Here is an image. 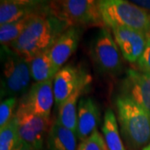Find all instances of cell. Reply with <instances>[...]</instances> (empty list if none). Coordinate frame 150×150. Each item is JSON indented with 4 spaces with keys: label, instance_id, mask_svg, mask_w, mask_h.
Wrapping results in <instances>:
<instances>
[{
    "label": "cell",
    "instance_id": "obj_1",
    "mask_svg": "<svg viewBox=\"0 0 150 150\" xmlns=\"http://www.w3.org/2000/svg\"><path fill=\"white\" fill-rule=\"evenodd\" d=\"M50 10L33 16L20 36L9 48L29 62L35 56L52 48L58 38L68 28Z\"/></svg>",
    "mask_w": 150,
    "mask_h": 150
},
{
    "label": "cell",
    "instance_id": "obj_2",
    "mask_svg": "<svg viewBox=\"0 0 150 150\" xmlns=\"http://www.w3.org/2000/svg\"><path fill=\"white\" fill-rule=\"evenodd\" d=\"M120 133L132 149H144L150 142V112L133 100L118 96L115 101Z\"/></svg>",
    "mask_w": 150,
    "mask_h": 150
},
{
    "label": "cell",
    "instance_id": "obj_3",
    "mask_svg": "<svg viewBox=\"0 0 150 150\" xmlns=\"http://www.w3.org/2000/svg\"><path fill=\"white\" fill-rule=\"evenodd\" d=\"M103 23L108 28H132L150 36V13L124 0L98 1Z\"/></svg>",
    "mask_w": 150,
    "mask_h": 150
},
{
    "label": "cell",
    "instance_id": "obj_4",
    "mask_svg": "<svg viewBox=\"0 0 150 150\" xmlns=\"http://www.w3.org/2000/svg\"><path fill=\"white\" fill-rule=\"evenodd\" d=\"M1 98H16L29 89L31 72L29 64L13 52L9 46H2Z\"/></svg>",
    "mask_w": 150,
    "mask_h": 150
},
{
    "label": "cell",
    "instance_id": "obj_5",
    "mask_svg": "<svg viewBox=\"0 0 150 150\" xmlns=\"http://www.w3.org/2000/svg\"><path fill=\"white\" fill-rule=\"evenodd\" d=\"M52 13L68 27H105L98 8V1L64 0L49 2Z\"/></svg>",
    "mask_w": 150,
    "mask_h": 150
},
{
    "label": "cell",
    "instance_id": "obj_6",
    "mask_svg": "<svg viewBox=\"0 0 150 150\" xmlns=\"http://www.w3.org/2000/svg\"><path fill=\"white\" fill-rule=\"evenodd\" d=\"M90 54L98 70L103 74L116 75L122 71L121 52L108 28H100L92 41Z\"/></svg>",
    "mask_w": 150,
    "mask_h": 150
},
{
    "label": "cell",
    "instance_id": "obj_7",
    "mask_svg": "<svg viewBox=\"0 0 150 150\" xmlns=\"http://www.w3.org/2000/svg\"><path fill=\"white\" fill-rule=\"evenodd\" d=\"M15 117L21 141L31 145L37 150L42 149L52 125L50 118L18 108Z\"/></svg>",
    "mask_w": 150,
    "mask_h": 150
},
{
    "label": "cell",
    "instance_id": "obj_8",
    "mask_svg": "<svg viewBox=\"0 0 150 150\" xmlns=\"http://www.w3.org/2000/svg\"><path fill=\"white\" fill-rule=\"evenodd\" d=\"M54 103V79H50L33 84L22 97L18 109L49 118Z\"/></svg>",
    "mask_w": 150,
    "mask_h": 150
},
{
    "label": "cell",
    "instance_id": "obj_9",
    "mask_svg": "<svg viewBox=\"0 0 150 150\" xmlns=\"http://www.w3.org/2000/svg\"><path fill=\"white\" fill-rule=\"evenodd\" d=\"M90 81L85 71L74 65H66L59 70L54 79V103L59 108L83 83Z\"/></svg>",
    "mask_w": 150,
    "mask_h": 150
},
{
    "label": "cell",
    "instance_id": "obj_10",
    "mask_svg": "<svg viewBox=\"0 0 150 150\" xmlns=\"http://www.w3.org/2000/svg\"><path fill=\"white\" fill-rule=\"evenodd\" d=\"M133 100L150 112V74L129 69L120 85V95Z\"/></svg>",
    "mask_w": 150,
    "mask_h": 150
},
{
    "label": "cell",
    "instance_id": "obj_11",
    "mask_svg": "<svg viewBox=\"0 0 150 150\" xmlns=\"http://www.w3.org/2000/svg\"><path fill=\"white\" fill-rule=\"evenodd\" d=\"M112 32L122 56L129 63H137L144 52L149 36L123 27L113 28Z\"/></svg>",
    "mask_w": 150,
    "mask_h": 150
},
{
    "label": "cell",
    "instance_id": "obj_12",
    "mask_svg": "<svg viewBox=\"0 0 150 150\" xmlns=\"http://www.w3.org/2000/svg\"><path fill=\"white\" fill-rule=\"evenodd\" d=\"M49 10V2L32 0H4L0 4V25L41 14Z\"/></svg>",
    "mask_w": 150,
    "mask_h": 150
},
{
    "label": "cell",
    "instance_id": "obj_13",
    "mask_svg": "<svg viewBox=\"0 0 150 150\" xmlns=\"http://www.w3.org/2000/svg\"><path fill=\"white\" fill-rule=\"evenodd\" d=\"M100 122V109L92 98H81L78 104L76 135L81 142L88 139Z\"/></svg>",
    "mask_w": 150,
    "mask_h": 150
},
{
    "label": "cell",
    "instance_id": "obj_14",
    "mask_svg": "<svg viewBox=\"0 0 150 150\" xmlns=\"http://www.w3.org/2000/svg\"><path fill=\"white\" fill-rule=\"evenodd\" d=\"M80 27H69L63 33L50 48V56L56 69L59 70L74 54L81 37Z\"/></svg>",
    "mask_w": 150,
    "mask_h": 150
},
{
    "label": "cell",
    "instance_id": "obj_15",
    "mask_svg": "<svg viewBox=\"0 0 150 150\" xmlns=\"http://www.w3.org/2000/svg\"><path fill=\"white\" fill-rule=\"evenodd\" d=\"M47 150H78L77 135L56 119L48 132Z\"/></svg>",
    "mask_w": 150,
    "mask_h": 150
},
{
    "label": "cell",
    "instance_id": "obj_16",
    "mask_svg": "<svg viewBox=\"0 0 150 150\" xmlns=\"http://www.w3.org/2000/svg\"><path fill=\"white\" fill-rule=\"evenodd\" d=\"M89 83L90 81H88L79 86L77 90L59 108L57 120L61 125L71 130L74 134L77 132V104H79L78 101Z\"/></svg>",
    "mask_w": 150,
    "mask_h": 150
},
{
    "label": "cell",
    "instance_id": "obj_17",
    "mask_svg": "<svg viewBox=\"0 0 150 150\" xmlns=\"http://www.w3.org/2000/svg\"><path fill=\"white\" fill-rule=\"evenodd\" d=\"M32 79L35 83L54 79L59 70L54 66L50 56V49L35 56L29 62Z\"/></svg>",
    "mask_w": 150,
    "mask_h": 150
},
{
    "label": "cell",
    "instance_id": "obj_18",
    "mask_svg": "<svg viewBox=\"0 0 150 150\" xmlns=\"http://www.w3.org/2000/svg\"><path fill=\"white\" fill-rule=\"evenodd\" d=\"M102 132L108 150H126L118 130L117 118L111 108H108L104 112Z\"/></svg>",
    "mask_w": 150,
    "mask_h": 150
},
{
    "label": "cell",
    "instance_id": "obj_19",
    "mask_svg": "<svg viewBox=\"0 0 150 150\" xmlns=\"http://www.w3.org/2000/svg\"><path fill=\"white\" fill-rule=\"evenodd\" d=\"M18 121L14 117L0 130V150H14L20 144Z\"/></svg>",
    "mask_w": 150,
    "mask_h": 150
},
{
    "label": "cell",
    "instance_id": "obj_20",
    "mask_svg": "<svg viewBox=\"0 0 150 150\" xmlns=\"http://www.w3.org/2000/svg\"><path fill=\"white\" fill-rule=\"evenodd\" d=\"M34 16V15H33ZM31 17L23 18L21 20L8 23L0 25V43L2 46H9L20 36L23 31L27 27Z\"/></svg>",
    "mask_w": 150,
    "mask_h": 150
},
{
    "label": "cell",
    "instance_id": "obj_21",
    "mask_svg": "<svg viewBox=\"0 0 150 150\" xmlns=\"http://www.w3.org/2000/svg\"><path fill=\"white\" fill-rule=\"evenodd\" d=\"M17 105V98H4L0 104V128H4L14 117V109Z\"/></svg>",
    "mask_w": 150,
    "mask_h": 150
},
{
    "label": "cell",
    "instance_id": "obj_22",
    "mask_svg": "<svg viewBox=\"0 0 150 150\" xmlns=\"http://www.w3.org/2000/svg\"><path fill=\"white\" fill-rule=\"evenodd\" d=\"M78 150H108V149L103 137L96 130L88 139L80 142Z\"/></svg>",
    "mask_w": 150,
    "mask_h": 150
},
{
    "label": "cell",
    "instance_id": "obj_23",
    "mask_svg": "<svg viewBox=\"0 0 150 150\" xmlns=\"http://www.w3.org/2000/svg\"><path fill=\"white\" fill-rule=\"evenodd\" d=\"M137 65L139 71L150 74V36L149 37L144 52L137 62Z\"/></svg>",
    "mask_w": 150,
    "mask_h": 150
},
{
    "label": "cell",
    "instance_id": "obj_24",
    "mask_svg": "<svg viewBox=\"0 0 150 150\" xmlns=\"http://www.w3.org/2000/svg\"><path fill=\"white\" fill-rule=\"evenodd\" d=\"M130 2L150 13V0H148V1H145V0L144 1H130Z\"/></svg>",
    "mask_w": 150,
    "mask_h": 150
},
{
    "label": "cell",
    "instance_id": "obj_25",
    "mask_svg": "<svg viewBox=\"0 0 150 150\" xmlns=\"http://www.w3.org/2000/svg\"><path fill=\"white\" fill-rule=\"evenodd\" d=\"M14 150H37L36 149H34L33 147H32L31 145L28 144L26 143L21 141L20 144H18V146Z\"/></svg>",
    "mask_w": 150,
    "mask_h": 150
},
{
    "label": "cell",
    "instance_id": "obj_26",
    "mask_svg": "<svg viewBox=\"0 0 150 150\" xmlns=\"http://www.w3.org/2000/svg\"><path fill=\"white\" fill-rule=\"evenodd\" d=\"M142 150H150V143L149 144L147 145L146 147H144V148Z\"/></svg>",
    "mask_w": 150,
    "mask_h": 150
}]
</instances>
